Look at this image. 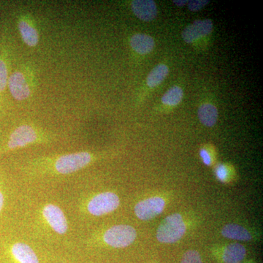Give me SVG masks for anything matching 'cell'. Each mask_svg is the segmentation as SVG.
<instances>
[{"label": "cell", "mask_w": 263, "mask_h": 263, "mask_svg": "<svg viewBox=\"0 0 263 263\" xmlns=\"http://www.w3.org/2000/svg\"><path fill=\"white\" fill-rule=\"evenodd\" d=\"M216 256L221 263H239L245 259L247 249L240 243H230L219 249Z\"/></svg>", "instance_id": "cell-12"}, {"label": "cell", "mask_w": 263, "mask_h": 263, "mask_svg": "<svg viewBox=\"0 0 263 263\" xmlns=\"http://www.w3.org/2000/svg\"><path fill=\"white\" fill-rule=\"evenodd\" d=\"M130 46L139 54H147L153 50L155 41L148 34L138 33L131 37Z\"/></svg>", "instance_id": "cell-14"}, {"label": "cell", "mask_w": 263, "mask_h": 263, "mask_svg": "<svg viewBox=\"0 0 263 263\" xmlns=\"http://www.w3.org/2000/svg\"><path fill=\"white\" fill-rule=\"evenodd\" d=\"M165 201L160 197H154L141 200L135 206V214L141 220L147 221L158 216L164 210Z\"/></svg>", "instance_id": "cell-8"}, {"label": "cell", "mask_w": 263, "mask_h": 263, "mask_svg": "<svg viewBox=\"0 0 263 263\" xmlns=\"http://www.w3.org/2000/svg\"><path fill=\"white\" fill-rule=\"evenodd\" d=\"M168 74V67L163 64L156 66L147 77V84L151 88L160 85Z\"/></svg>", "instance_id": "cell-17"}, {"label": "cell", "mask_w": 263, "mask_h": 263, "mask_svg": "<svg viewBox=\"0 0 263 263\" xmlns=\"http://www.w3.org/2000/svg\"><path fill=\"white\" fill-rule=\"evenodd\" d=\"M131 7L135 15L143 22H151L157 15V5L152 0H135Z\"/></svg>", "instance_id": "cell-13"}, {"label": "cell", "mask_w": 263, "mask_h": 263, "mask_svg": "<svg viewBox=\"0 0 263 263\" xmlns=\"http://www.w3.org/2000/svg\"><path fill=\"white\" fill-rule=\"evenodd\" d=\"M213 29L212 21L209 19L205 20H196L193 24L188 26L182 32L183 41L186 43H193L199 38L206 36L210 34Z\"/></svg>", "instance_id": "cell-11"}, {"label": "cell", "mask_w": 263, "mask_h": 263, "mask_svg": "<svg viewBox=\"0 0 263 263\" xmlns=\"http://www.w3.org/2000/svg\"><path fill=\"white\" fill-rule=\"evenodd\" d=\"M186 230L181 214H171L161 222L157 229V238L160 243H174L182 238Z\"/></svg>", "instance_id": "cell-7"}, {"label": "cell", "mask_w": 263, "mask_h": 263, "mask_svg": "<svg viewBox=\"0 0 263 263\" xmlns=\"http://www.w3.org/2000/svg\"><path fill=\"white\" fill-rule=\"evenodd\" d=\"M18 28L24 43L29 47H35L39 43L40 35L37 27L30 16L23 15L18 21Z\"/></svg>", "instance_id": "cell-10"}, {"label": "cell", "mask_w": 263, "mask_h": 263, "mask_svg": "<svg viewBox=\"0 0 263 263\" xmlns=\"http://www.w3.org/2000/svg\"><path fill=\"white\" fill-rule=\"evenodd\" d=\"M216 175L221 181H226L228 177V170L224 164H219L216 169Z\"/></svg>", "instance_id": "cell-22"}, {"label": "cell", "mask_w": 263, "mask_h": 263, "mask_svg": "<svg viewBox=\"0 0 263 263\" xmlns=\"http://www.w3.org/2000/svg\"><path fill=\"white\" fill-rule=\"evenodd\" d=\"M183 96V90L181 87L178 86H175L171 88L163 95L162 98V102L164 105H169V106H175L179 105L181 103Z\"/></svg>", "instance_id": "cell-18"}, {"label": "cell", "mask_w": 263, "mask_h": 263, "mask_svg": "<svg viewBox=\"0 0 263 263\" xmlns=\"http://www.w3.org/2000/svg\"><path fill=\"white\" fill-rule=\"evenodd\" d=\"M34 222L43 238L60 239L67 238L70 233V222L65 211L56 202L47 201L37 203L33 211Z\"/></svg>", "instance_id": "cell-2"}, {"label": "cell", "mask_w": 263, "mask_h": 263, "mask_svg": "<svg viewBox=\"0 0 263 263\" xmlns=\"http://www.w3.org/2000/svg\"><path fill=\"white\" fill-rule=\"evenodd\" d=\"M181 263H203L201 255L196 250H188L183 254Z\"/></svg>", "instance_id": "cell-20"}, {"label": "cell", "mask_w": 263, "mask_h": 263, "mask_svg": "<svg viewBox=\"0 0 263 263\" xmlns=\"http://www.w3.org/2000/svg\"><path fill=\"white\" fill-rule=\"evenodd\" d=\"M120 205L119 195L113 192H103L84 199L81 208L84 214L98 217L117 210Z\"/></svg>", "instance_id": "cell-4"}, {"label": "cell", "mask_w": 263, "mask_h": 263, "mask_svg": "<svg viewBox=\"0 0 263 263\" xmlns=\"http://www.w3.org/2000/svg\"><path fill=\"white\" fill-rule=\"evenodd\" d=\"M8 57L4 56L3 53L0 54V96L3 95L8 86Z\"/></svg>", "instance_id": "cell-19"}, {"label": "cell", "mask_w": 263, "mask_h": 263, "mask_svg": "<svg viewBox=\"0 0 263 263\" xmlns=\"http://www.w3.org/2000/svg\"><path fill=\"white\" fill-rule=\"evenodd\" d=\"M56 138L54 134L37 126L22 124L10 133L5 144L0 148V154L8 153L32 145L52 143Z\"/></svg>", "instance_id": "cell-3"}, {"label": "cell", "mask_w": 263, "mask_h": 263, "mask_svg": "<svg viewBox=\"0 0 263 263\" xmlns=\"http://www.w3.org/2000/svg\"><path fill=\"white\" fill-rule=\"evenodd\" d=\"M200 157L202 159L204 163L206 165H211L212 164V157L206 150L201 149L200 152Z\"/></svg>", "instance_id": "cell-23"}, {"label": "cell", "mask_w": 263, "mask_h": 263, "mask_svg": "<svg viewBox=\"0 0 263 263\" xmlns=\"http://www.w3.org/2000/svg\"><path fill=\"white\" fill-rule=\"evenodd\" d=\"M100 158L91 152L40 156L25 162L22 167L24 176L29 179L43 177H62L84 170Z\"/></svg>", "instance_id": "cell-1"}, {"label": "cell", "mask_w": 263, "mask_h": 263, "mask_svg": "<svg viewBox=\"0 0 263 263\" xmlns=\"http://www.w3.org/2000/svg\"><path fill=\"white\" fill-rule=\"evenodd\" d=\"M137 238V231L129 224H117L105 230L101 235L103 243L112 248L122 249L129 247Z\"/></svg>", "instance_id": "cell-6"}, {"label": "cell", "mask_w": 263, "mask_h": 263, "mask_svg": "<svg viewBox=\"0 0 263 263\" xmlns=\"http://www.w3.org/2000/svg\"><path fill=\"white\" fill-rule=\"evenodd\" d=\"M239 263H252V262H240Z\"/></svg>", "instance_id": "cell-26"}, {"label": "cell", "mask_w": 263, "mask_h": 263, "mask_svg": "<svg viewBox=\"0 0 263 263\" xmlns=\"http://www.w3.org/2000/svg\"><path fill=\"white\" fill-rule=\"evenodd\" d=\"M221 235L224 238L242 241H248L252 238V235L248 230L246 229L243 226L236 224H227L221 230Z\"/></svg>", "instance_id": "cell-15"}, {"label": "cell", "mask_w": 263, "mask_h": 263, "mask_svg": "<svg viewBox=\"0 0 263 263\" xmlns=\"http://www.w3.org/2000/svg\"><path fill=\"white\" fill-rule=\"evenodd\" d=\"M12 257L17 263H40L32 246L23 240H15L10 247Z\"/></svg>", "instance_id": "cell-9"}, {"label": "cell", "mask_w": 263, "mask_h": 263, "mask_svg": "<svg viewBox=\"0 0 263 263\" xmlns=\"http://www.w3.org/2000/svg\"><path fill=\"white\" fill-rule=\"evenodd\" d=\"M34 84V76L29 67H24L14 71L8 79L10 94L18 101H23L31 97L35 86Z\"/></svg>", "instance_id": "cell-5"}, {"label": "cell", "mask_w": 263, "mask_h": 263, "mask_svg": "<svg viewBox=\"0 0 263 263\" xmlns=\"http://www.w3.org/2000/svg\"><path fill=\"white\" fill-rule=\"evenodd\" d=\"M187 3L188 2L186 1V0H182V1H180V0H179V1H176V0H174V3L177 5V6H183V5Z\"/></svg>", "instance_id": "cell-25"}, {"label": "cell", "mask_w": 263, "mask_h": 263, "mask_svg": "<svg viewBox=\"0 0 263 263\" xmlns=\"http://www.w3.org/2000/svg\"><path fill=\"white\" fill-rule=\"evenodd\" d=\"M198 117L202 124L206 127H213L217 121V109L212 104H202L199 108Z\"/></svg>", "instance_id": "cell-16"}, {"label": "cell", "mask_w": 263, "mask_h": 263, "mask_svg": "<svg viewBox=\"0 0 263 263\" xmlns=\"http://www.w3.org/2000/svg\"><path fill=\"white\" fill-rule=\"evenodd\" d=\"M209 2L207 0H195V1L188 2L189 9L192 11H197L205 6Z\"/></svg>", "instance_id": "cell-21"}, {"label": "cell", "mask_w": 263, "mask_h": 263, "mask_svg": "<svg viewBox=\"0 0 263 263\" xmlns=\"http://www.w3.org/2000/svg\"><path fill=\"white\" fill-rule=\"evenodd\" d=\"M5 201H6V198H5L4 190L2 187V186H0V214L4 209Z\"/></svg>", "instance_id": "cell-24"}]
</instances>
